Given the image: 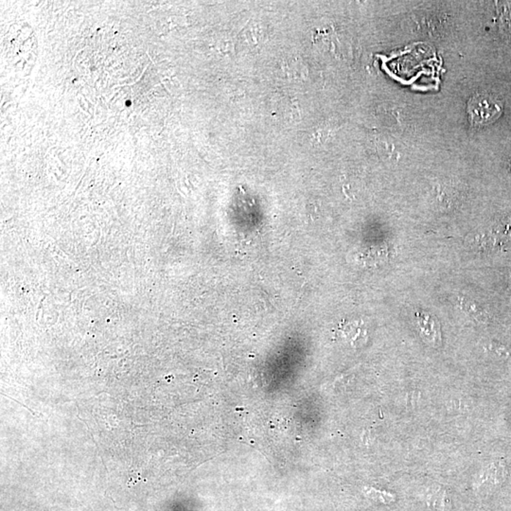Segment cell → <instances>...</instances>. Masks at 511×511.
<instances>
[{
	"label": "cell",
	"mask_w": 511,
	"mask_h": 511,
	"mask_svg": "<svg viewBox=\"0 0 511 511\" xmlns=\"http://www.w3.org/2000/svg\"><path fill=\"white\" fill-rule=\"evenodd\" d=\"M468 112L475 125H487L501 116L503 104L493 95L477 94L469 100Z\"/></svg>",
	"instance_id": "cell-1"
},
{
	"label": "cell",
	"mask_w": 511,
	"mask_h": 511,
	"mask_svg": "<svg viewBox=\"0 0 511 511\" xmlns=\"http://www.w3.org/2000/svg\"><path fill=\"white\" fill-rule=\"evenodd\" d=\"M419 326L422 329V337L425 341L429 342V344L438 346L441 344V332H439V325L435 321L433 322L432 317H426L423 315L419 320Z\"/></svg>",
	"instance_id": "cell-2"
}]
</instances>
